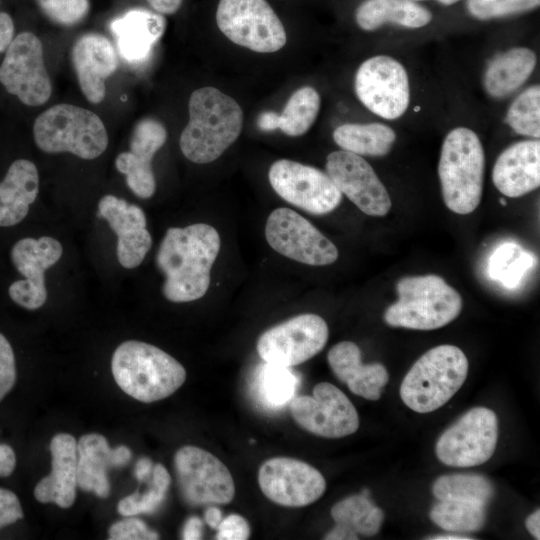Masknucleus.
I'll return each mask as SVG.
<instances>
[{"label": "nucleus", "instance_id": "1", "mask_svg": "<svg viewBox=\"0 0 540 540\" xmlns=\"http://www.w3.org/2000/svg\"><path fill=\"white\" fill-rule=\"evenodd\" d=\"M217 230L205 223L169 228L156 254L165 275L163 295L172 302L203 297L210 285L211 268L220 250Z\"/></svg>", "mask_w": 540, "mask_h": 540}, {"label": "nucleus", "instance_id": "2", "mask_svg": "<svg viewBox=\"0 0 540 540\" xmlns=\"http://www.w3.org/2000/svg\"><path fill=\"white\" fill-rule=\"evenodd\" d=\"M188 109L189 121L180 136V149L194 163L212 162L239 137L243 111L232 97L210 86L191 94Z\"/></svg>", "mask_w": 540, "mask_h": 540}, {"label": "nucleus", "instance_id": "3", "mask_svg": "<svg viewBox=\"0 0 540 540\" xmlns=\"http://www.w3.org/2000/svg\"><path fill=\"white\" fill-rule=\"evenodd\" d=\"M111 370L117 385L144 403L169 397L186 379L185 368L175 358L152 344L135 340L116 348Z\"/></svg>", "mask_w": 540, "mask_h": 540}, {"label": "nucleus", "instance_id": "4", "mask_svg": "<svg viewBox=\"0 0 540 540\" xmlns=\"http://www.w3.org/2000/svg\"><path fill=\"white\" fill-rule=\"evenodd\" d=\"M485 155L478 135L465 127L445 137L438 164L442 196L447 208L469 214L479 205L483 189Z\"/></svg>", "mask_w": 540, "mask_h": 540}, {"label": "nucleus", "instance_id": "5", "mask_svg": "<svg viewBox=\"0 0 540 540\" xmlns=\"http://www.w3.org/2000/svg\"><path fill=\"white\" fill-rule=\"evenodd\" d=\"M396 290L398 300L384 313V321L392 327L434 330L456 319L462 310L460 294L438 275L404 277Z\"/></svg>", "mask_w": 540, "mask_h": 540}, {"label": "nucleus", "instance_id": "6", "mask_svg": "<svg viewBox=\"0 0 540 540\" xmlns=\"http://www.w3.org/2000/svg\"><path fill=\"white\" fill-rule=\"evenodd\" d=\"M464 352L449 344L424 353L405 375L400 397L417 413H429L445 405L461 388L468 374Z\"/></svg>", "mask_w": 540, "mask_h": 540}, {"label": "nucleus", "instance_id": "7", "mask_svg": "<svg viewBox=\"0 0 540 540\" xmlns=\"http://www.w3.org/2000/svg\"><path fill=\"white\" fill-rule=\"evenodd\" d=\"M36 145L46 153L70 152L82 159L99 157L108 146V135L100 117L71 104H57L36 119Z\"/></svg>", "mask_w": 540, "mask_h": 540}, {"label": "nucleus", "instance_id": "8", "mask_svg": "<svg viewBox=\"0 0 540 540\" xmlns=\"http://www.w3.org/2000/svg\"><path fill=\"white\" fill-rule=\"evenodd\" d=\"M216 22L229 40L255 52H276L287 41L282 22L266 0H220Z\"/></svg>", "mask_w": 540, "mask_h": 540}, {"label": "nucleus", "instance_id": "9", "mask_svg": "<svg viewBox=\"0 0 540 540\" xmlns=\"http://www.w3.org/2000/svg\"><path fill=\"white\" fill-rule=\"evenodd\" d=\"M498 438V419L494 411L475 407L446 429L436 443L437 458L451 467H472L487 462Z\"/></svg>", "mask_w": 540, "mask_h": 540}, {"label": "nucleus", "instance_id": "10", "mask_svg": "<svg viewBox=\"0 0 540 540\" xmlns=\"http://www.w3.org/2000/svg\"><path fill=\"white\" fill-rule=\"evenodd\" d=\"M177 483L192 506L227 504L235 495L229 469L215 455L196 446H183L174 456Z\"/></svg>", "mask_w": 540, "mask_h": 540}, {"label": "nucleus", "instance_id": "11", "mask_svg": "<svg viewBox=\"0 0 540 540\" xmlns=\"http://www.w3.org/2000/svg\"><path fill=\"white\" fill-rule=\"evenodd\" d=\"M354 88L368 110L387 120L401 117L409 106L407 72L400 62L386 55L371 57L359 66Z\"/></svg>", "mask_w": 540, "mask_h": 540}, {"label": "nucleus", "instance_id": "12", "mask_svg": "<svg viewBox=\"0 0 540 540\" xmlns=\"http://www.w3.org/2000/svg\"><path fill=\"white\" fill-rule=\"evenodd\" d=\"M325 320L312 313L300 314L268 330L257 341V352L266 363L292 367L318 354L328 340Z\"/></svg>", "mask_w": 540, "mask_h": 540}, {"label": "nucleus", "instance_id": "13", "mask_svg": "<svg viewBox=\"0 0 540 540\" xmlns=\"http://www.w3.org/2000/svg\"><path fill=\"white\" fill-rule=\"evenodd\" d=\"M0 82L23 104L40 106L51 96L52 86L43 58V46L31 32L17 35L0 65Z\"/></svg>", "mask_w": 540, "mask_h": 540}, {"label": "nucleus", "instance_id": "14", "mask_svg": "<svg viewBox=\"0 0 540 540\" xmlns=\"http://www.w3.org/2000/svg\"><path fill=\"white\" fill-rule=\"evenodd\" d=\"M265 237L276 252L307 265H329L339 255L337 247L327 237L289 208H277L269 214Z\"/></svg>", "mask_w": 540, "mask_h": 540}, {"label": "nucleus", "instance_id": "15", "mask_svg": "<svg viewBox=\"0 0 540 540\" xmlns=\"http://www.w3.org/2000/svg\"><path fill=\"white\" fill-rule=\"evenodd\" d=\"M268 178L282 199L311 214H327L342 200V193L326 173L296 161H275Z\"/></svg>", "mask_w": 540, "mask_h": 540}, {"label": "nucleus", "instance_id": "16", "mask_svg": "<svg viewBox=\"0 0 540 540\" xmlns=\"http://www.w3.org/2000/svg\"><path fill=\"white\" fill-rule=\"evenodd\" d=\"M290 412L301 428L324 438H342L359 428L354 405L339 388L328 382L316 384L312 396L293 398Z\"/></svg>", "mask_w": 540, "mask_h": 540}, {"label": "nucleus", "instance_id": "17", "mask_svg": "<svg viewBox=\"0 0 540 540\" xmlns=\"http://www.w3.org/2000/svg\"><path fill=\"white\" fill-rule=\"evenodd\" d=\"M258 483L272 502L302 507L317 501L325 492L323 475L310 464L290 457H274L259 468Z\"/></svg>", "mask_w": 540, "mask_h": 540}, {"label": "nucleus", "instance_id": "18", "mask_svg": "<svg viewBox=\"0 0 540 540\" xmlns=\"http://www.w3.org/2000/svg\"><path fill=\"white\" fill-rule=\"evenodd\" d=\"M62 245L52 237L23 238L11 249V260L25 278L9 286L10 298L19 306L35 310L47 299L44 273L62 256Z\"/></svg>", "mask_w": 540, "mask_h": 540}, {"label": "nucleus", "instance_id": "19", "mask_svg": "<svg viewBox=\"0 0 540 540\" xmlns=\"http://www.w3.org/2000/svg\"><path fill=\"white\" fill-rule=\"evenodd\" d=\"M326 174L363 213L385 216L389 212L391 199L385 186L360 155L345 150L330 153L326 159Z\"/></svg>", "mask_w": 540, "mask_h": 540}, {"label": "nucleus", "instance_id": "20", "mask_svg": "<svg viewBox=\"0 0 540 540\" xmlns=\"http://www.w3.org/2000/svg\"><path fill=\"white\" fill-rule=\"evenodd\" d=\"M166 139L167 131L162 123L143 118L133 129L130 150L120 153L115 160L117 170L126 176L128 187L140 198H150L156 190L151 162Z\"/></svg>", "mask_w": 540, "mask_h": 540}, {"label": "nucleus", "instance_id": "21", "mask_svg": "<svg viewBox=\"0 0 540 540\" xmlns=\"http://www.w3.org/2000/svg\"><path fill=\"white\" fill-rule=\"evenodd\" d=\"M98 214L117 235L119 263L127 269L139 266L152 245L144 211L114 195H105L99 201Z\"/></svg>", "mask_w": 540, "mask_h": 540}, {"label": "nucleus", "instance_id": "22", "mask_svg": "<svg viewBox=\"0 0 540 540\" xmlns=\"http://www.w3.org/2000/svg\"><path fill=\"white\" fill-rule=\"evenodd\" d=\"M71 58L82 93L89 102L100 103L106 93L105 80L118 67L114 45L102 34L86 33L75 41Z\"/></svg>", "mask_w": 540, "mask_h": 540}, {"label": "nucleus", "instance_id": "23", "mask_svg": "<svg viewBox=\"0 0 540 540\" xmlns=\"http://www.w3.org/2000/svg\"><path fill=\"white\" fill-rule=\"evenodd\" d=\"M130 449L124 445L110 448L107 439L100 434L83 435L77 443V485L100 498L110 494L107 472L110 468L125 466L131 459Z\"/></svg>", "mask_w": 540, "mask_h": 540}, {"label": "nucleus", "instance_id": "24", "mask_svg": "<svg viewBox=\"0 0 540 540\" xmlns=\"http://www.w3.org/2000/svg\"><path fill=\"white\" fill-rule=\"evenodd\" d=\"M165 26V18L160 13L134 8L113 19L109 29L121 58L131 65H139L149 59Z\"/></svg>", "mask_w": 540, "mask_h": 540}, {"label": "nucleus", "instance_id": "25", "mask_svg": "<svg viewBox=\"0 0 540 540\" xmlns=\"http://www.w3.org/2000/svg\"><path fill=\"white\" fill-rule=\"evenodd\" d=\"M492 180L507 197H520L540 185V142L525 140L514 143L497 158Z\"/></svg>", "mask_w": 540, "mask_h": 540}, {"label": "nucleus", "instance_id": "26", "mask_svg": "<svg viewBox=\"0 0 540 540\" xmlns=\"http://www.w3.org/2000/svg\"><path fill=\"white\" fill-rule=\"evenodd\" d=\"M51 473L34 488V496L41 503H55L69 508L76 498L77 443L68 433L56 434L50 442Z\"/></svg>", "mask_w": 540, "mask_h": 540}, {"label": "nucleus", "instance_id": "27", "mask_svg": "<svg viewBox=\"0 0 540 540\" xmlns=\"http://www.w3.org/2000/svg\"><path fill=\"white\" fill-rule=\"evenodd\" d=\"M327 360L335 376L353 394L368 400L380 398L389 379L387 369L380 363L363 364L361 350L355 343H337L329 350Z\"/></svg>", "mask_w": 540, "mask_h": 540}, {"label": "nucleus", "instance_id": "28", "mask_svg": "<svg viewBox=\"0 0 540 540\" xmlns=\"http://www.w3.org/2000/svg\"><path fill=\"white\" fill-rule=\"evenodd\" d=\"M39 192V175L35 164L26 159L15 160L0 182V226L20 223Z\"/></svg>", "mask_w": 540, "mask_h": 540}, {"label": "nucleus", "instance_id": "29", "mask_svg": "<svg viewBox=\"0 0 540 540\" xmlns=\"http://www.w3.org/2000/svg\"><path fill=\"white\" fill-rule=\"evenodd\" d=\"M331 516L336 525L325 535L326 540H355L358 535H374L384 520L382 509L363 494L349 496L334 504Z\"/></svg>", "mask_w": 540, "mask_h": 540}, {"label": "nucleus", "instance_id": "30", "mask_svg": "<svg viewBox=\"0 0 540 540\" xmlns=\"http://www.w3.org/2000/svg\"><path fill=\"white\" fill-rule=\"evenodd\" d=\"M536 66L535 53L525 47H515L497 55L484 73V87L494 98L515 92L532 74Z\"/></svg>", "mask_w": 540, "mask_h": 540}, {"label": "nucleus", "instance_id": "31", "mask_svg": "<svg viewBox=\"0 0 540 540\" xmlns=\"http://www.w3.org/2000/svg\"><path fill=\"white\" fill-rule=\"evenodd\" d=\"M358 26L373 31L385 23L420 28L432 20L431 12L412 0H365L355 13Z\"/></svg>", "mask_w": 540, "mask_h": 540}, {"label": "nucleus", "instance_id": "32", "mask_svg": "<svg viewBox=\"0 0 540 540\" xmlns=\"http://www.w3.org/2000/svg\"><path fill=\"white\" fill-rule=\"evenodd\" d=\"M333 139L342 150L360 156H384L390 152L396 134L382 123H348L334 130Z\"/></svg>", "mask_w": 540, "mask_h": 540}, {"label": "nucleus", "instance_id": "33", "mask_svg": "<svg viewBox=\"0 0 540 540\" xmlns=\"http://www.w3.org/2000/svg\"><path fill=\"white\" fill-rule=\"evenodd\" d=\"M430 519L451 532H475L486 521V506L477 502L439 500L430 511Z\"/></svg>", "mask_w": 540, "mask_h": 540}, {"label": "nucleus", "instance_id": "34", "mask_svg": "<svg viewBox=\"0 0 540 540\" xmlns=\"http://www.w3.org/2000/svg\"><path fill=\"white\" fill-rule=\"evenodd\" d=\"M432 492L438 500H460L487 505L495 494L494 486L477 474H450L436 479Z\"/></svg>", "mask_w": 540, "mask_h": 540}, {"label": "nucleus", "instance_id": "35", "mask_svg": "<svg viewBox=\"0 0 540 540\" xmlns=\"http://www.w3.org/2000/svg\"><path fill=\"white\" fill-rule=\"evenodd\" d=\"M320 103V95L313 87L297 89L279 114V129L288 136L305 134L318 116Z\"/></svg>", "mask_w": 540, "mask_h": 540}, {"label": "nucleus", "instance_id": "36", "mask_svg": "<svg viewBox=\"0 0 540 540\" xmlns=\"http://www.w3.org/2000/svg\"><path fill=\"white\" fill-rule=\"evenodd\" d=\"M534 263L533 256L514 243L500 245L489 258L488 273L507 288H515Z\"/></svg>", "mask_w": 540, "mask_h": 540}, {"label": "nucleus", "instance_id": "37", "mask_svg": "<svg viewBox=\"0 0 540 540\" xmlns=\"http://www.w3.org/2000/svg\"><path fill=\"white\" fill-rule=\"evenodd\" d=\"M298 379L288 367L261 365L257 375L259 396L271 407H281L294 398Z\"/></svg>", "mask_w": 540, "mask_h": 540}, {"label": "nucleus", "instance_id": "38", "mask_svg": "<svg viewBox=\"0 0 540 540\" xmlns=\"http://www.w3.org/2000/svg\"><path fill=\"white\" fill-rule=\"evenodd\" d=\"M170 483L167 469L160 463L155 464L149 490L144 493L136 491L121 499L117 505L118 512L126 517L155 512L164 502Z\"/></svg>", "mask_w": 540, "mask_h": 540}, {"label": "nucleus", "instance_id": "39", "mask_svg": "<svg viewBox=\"0 0 540 540\" xmlns=\"http://www.w3.org/2000/svg\"><path fill=\"white\" fill-rule=\"evenodd\" d=\"M505 122L518 134L540 136V87L524 90L509 107Z\"/></svg>", "mask_w": 540, "mask_h": 540}, {"label": "nucleus", "instance_id": "40", "mask_svg": "<svg viewBox=\"0 0 540 540\" xmlns=\"http://www.w3.org/2000/svg\"><path fill=\"white\" fill-rule=\"evenodd\" d=\"M540 0H467L468 12L479 20H488L530 11Z\"/></svg>", "mask_w": 540, "mask_h": 540}, {"label": "nucleus", "instance_id": "41", "mask_svg": "<svg viewBox=\"0 0 540 540\" xmlns=\"http://www.w3.org/2000/svg\"><path fill=\"white\" fill-rule=\"evenodd\" d=\"M37 2L50 20L65 26L78 23L89 10L88 0H37Z\"/></svg>", "mask_w": 540, "mask_h": 540}, {"label": "nucleus", "instance_id": "42", "mask_svg": "<svg viewBox=\"0 0 540 540\" xmlns=\"http://www.w3.org/2000/svg\"><path fill=\"white\" fill-rule=\"evenodd\" d=\"M158 538L157 532L149 529L142 520L134 517L115 522L109 528L110 540H154Z\"/></svg>", "mask_w": 540, "mask_h": 540}, {"label": "nucleus", "instance_id": "43", "mask_svg": "<svg viewBox=\"0 0 540 540\" xmlns=\"http://www.w3.org/2000/svg\"><path fill=\"white\" fill-rule=\"evenodd\" d=\"M16 382V365L13 349L0 333V401L11 391Z\"/></svg>", "mask_w": 540, "mask_h": 540}, {"label": "nucleus", "instance_id": "44", "mask_svg": "<svg viewBox=\"0 0 540 540\" xmlns=\"http://www.w3.org/2000/svg\"><path fill=\"white\" fill-rule=\"evenodd\" d=\"M250 536V526L247 520L238 514L223 518L217 527V540H246Z\"/></svg>", "mask_w": 540, "mask_h": 540}, {"label": "nucleus", "instance_id": "45", "mask_svg": "<svg viewBox=\"0 0 540 540\" xmlns=\"http://www.w3.org/2000/svg\"><path fill=\"white\" fill-rule=\"evenodd\" d=\"M22 518L23 510L16 494L0 488V529Z\"/></svg>", "mask_w": 540, "mask_h": 540}, {"label": "nucleus", "instance_id": "46", "mask_svg": "<svg viewBox=\"0 0 540 540\" xmlns=\"http://www.w3.org/2000/svg\"><path fill=\"white\" fill-rule=\"evenodd\" d=\"M14 23L11 16L0 12V52L6 51L13 40Z\"/></svg>", "mask_w": 540, "mask_h": 540}, {"label": "nucleus", "instance_id": "47", "mask_svg": "<svg viewBox=\"0 0 540 540\" xmlns=\"http://www.w3.org/2000/svg\"><path fill=\"white\" fill-rule=\"evenodd\" d=\"M16 466V455L13 448L7 444H0V477H8Z\"/></svg>", "mask_w": 540, "mask_h": 540}, {"label": "nucleus", "instance_id": "48", "mask_svg": "<svg viewBox=\"0 0 540 540\" xmlns=\"http://www.w3.org/2000/svg\"><path fill=\"white\" fill-rule=\"evenodd\" d=\"M203 523L195 516L190 517L184 524L182 538L184 540H197L202 537Z\"/></svg>", "mask_w": 540, "mask_h": 540}, {"label": "nucleus", "instance_id": "49", "mask_svg": "<svg viewBox=\"0 0 540 540\" xmlns=\"http://www.w3.org/2000/svg\"><path fill=\"white\" fill-rule=\"evenodd\" d=\"M147 2L160 14H173L180 8L182 0H147Z\"/></svg>", "mask_w": 540, "mask_h": 540}, {"label": "nucleus", "instance_id": "50", "mask_svg": "<svg viewBox=\"0 0 540 540\" xmlns=\"http://www.w3.org/2000/svg\"><path fill=\"white\" fill-rule=\"evenodd\" d=\"M258 127L263 131H273L279 129V114L273 111H266L259 115Z\"/></svg>", "mask_w": 540, "mask_h": 540}, {"label": "nucleus", "instance_id": "51", "mask_svg": "<svg viewBox=\"0 0 540 540\" xmlns=\"http://www.w3.org/2000/svg\"><path fill=\"white\" fill-rule=\"evenodd\" d=\"M153 463L150 458L142 457L140 458L135 465L134 474L137 480L144 481L152 472Z\"/></svg>", "mask_w": 540, "mask_h": 540}, {"label": "nucleus", "instance_id": "52", "mask_svg": "<svg viewBox=\"0 0 540 540\" xmlns=\"http://www.w3.org/2000/svg\"><path fill=\"white\" fill-rule=\"evenodd\" d=\"M525 525L527 530L534 536L536 539H540V510L537 509L532 514H530L526 521Z\"/></svg>", "mask_w": 540, "mask_h": 540}, {"label": "nucleus", "instance_id": "53", "mask_svg": "<svg viewBox=\"0 0 540 540\" xmlns=\"http://www.w3.org/2000/svg\"><path fill=\"white\" fill-rule=\"evenodd\" d=\"M204 519L209 527L217 529L218 525L223 519L222 512L215 506H209L204 514Z\"/></svg>", "mask_w": 540, "mask_h": 540}, {"label": "nucleus", "instance_id": "54", "mask_svg": "<svg viewBox=\"0 0 540 540\" xmlns=\"http://www.w3.org/2000/svg\"><path fill=\"white\" fill-rule=\"evenodd\" d=\"M428 539L432 540H471V537H466L462 535H455V534H440L435 535L433 537H429Z\"/></svg>", "mask_w": 540, "mask_h": 540}, {"label": "nucleus", "instance_id": "55", "mask_svg": "<svg viewBox=\"0 0 540 540\" xmlns=\"http://www.w3.org/2000/svg\"><path fill=\"white\" fill-rule=\"evenodd\" d=\"M414 2H419V1H426V0H412ZM438 2H440L441 4H444V5H452L460 0H436Z\"/></svg>", "mask_w": 540, "mask_h": 540}, {"label": "nucleus", "instance_id": "56", "mask_svg": "<svg viewBox=\"0 0 540 540\" xmlns=\"http://www.w3.org/2000/svg\"><path fill=\"white\" fill-rule=\"evenodd\" d=\"M500 202H501V203H502L503 205H505V204H506V201H505V200H503V199H501V200H500Z\"/></svg>", "mask_w": 540, "mask_h": 540}]
</instances>
